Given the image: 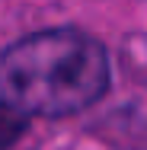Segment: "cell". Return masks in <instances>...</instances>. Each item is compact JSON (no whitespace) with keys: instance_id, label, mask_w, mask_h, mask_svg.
Instances as JSON below:
<instances>
[{"instance_id":"6da1fadb","label":"cell","mask_w":147,"mask_h":150,"mask_svg":"<svg viewBox=\"0 0 147 150\" xmlns=\"http://www.w3.org/2000/svg\"><path fill=\"white\" fill-rule=\"evenodd\" d=\"M106 90L109 54L87 32L45 29L0 51V105L23 118L83 112Z\"/></svg>"},{"instance_id":"3957f363","label":"cell","mask_w":147,"mask_h":150,"mask_svg":"<svg viewBox=\"0 0 147 150\" xmlns=\"http://www.w3.org/2000/svg\"><path fill=\"white\" fill-rule=\"evenodd\" d=\"M144 61H147V58H144Z\"/></svg>"},{"instance_id":"7a4b0ae2","label":"cell","mask_w":147,"mask_h":150,"mask_svg":"<svg viewBox=\"0 0 147 150\" xmlns=\"http://www.w3.org/2000/svg\"><path fill=\"white\" fill-rule=\"evenodd\" d=\"M23 134H26V118L0 105V150H10Z\"/></svg>"}]
</instances>
